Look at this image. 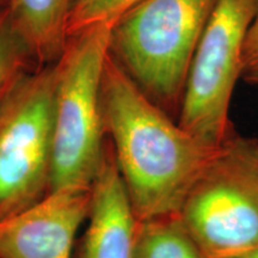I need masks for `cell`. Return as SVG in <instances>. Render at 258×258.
Returning <instances> with one entry per match:
<instances>
[{"mask_svg": "<svg viewBox=\"0 0 258 258\" xmlns=\"http://www.w3.org/2000/svg\"><path fill=\"white\" fill-rule=\"evenodd\" d=\"M101 108L122 183L138 221L177 214L217 154L188 133L137 85L109 53Z\"/></svg>", "mask_w": 258, "mask_h": 258, "instance_id": "cell-1", "label": "cell"}, {"mask_svg": "<svg viewBox=\"0 0 258 258\" xmlns=\"http://www.w3.org/2000/svg\"><path fill=\"white\" fill-rule=\"evenodd\" d=\"M217 0H143L111 29L110 54L178 120L196 48Z\"/></svg>", "mask_w": 258, "mask_h": 258, "instance_id": "cell-2", "label": "cell"}, {"mask_svg": "<svg viewBox=\"0 0 258 258\" xmlns=\"http://www.w3.org/2000/svg\"><path fill=\"white\" fill-rule=\"evenodd\" d=\"M111 29L97 25L71 37L56 60L50 192L91 186L98 172L105 145L101 84Z\"/></svg>", "mask_w": 258, "mask_h": 258, "instance_id": "cell-3", "label": "cell"}, {"mask_svg": "<svg viewBox=\"0 0 258 258\" xmlns=\"http://www.w3.org/2000/svg\"><path fill=\"white\" fill-rule=\"evenodd\" d=\"M179 217L205 258L258 249V139L233 131L194 183Z\"/></svg>", "mask_w": 258, "mask_h": 258, "instance_id": "cell-4", "label": "cell"}, {"mask_svg": "<svg viewBox=\"0 0 258 258\" xmlns=\"http://www.w3.org/2000/svg\"><path fill=\"white\" fill-rule=\"evenodd\" d=\"M55 64L25 74L0 105V220L50 192Z\"/></svg>", "mask_w": 258, "mask_h": 258, "instance_id": "cell-5", "label": "cell"}, {"mask_svg": "<svg viewBox=\"0 0 258 258\" xmlns=\"http://www.w3.org/2000/svg\"><path fill=\"white\" fill-rule=\"evenodd\" d=\"M258 0H217L196 48L178 124L202 143L219 147L233 133L231 102L243 76L246 38Z\"/></svg>", "mask_w": 258, "mask_h": 258, "instance_id": "cell-6", "label": "cell"}, {"mask_svg": "<svg viewBox=\"0 0 258 258\" xmlns=\"http://www.w3.org/2000/svg\"><path fill=\"white\" fill-rule=\"evenodd\" d=\"M91 208V186H63L0 220V258H73Z\"/></svg>", "mask_w": 258, "mask_h": 258, "instance_id": "cell-7", "label": "cell"}, {"mask_svg": "<svg viewBox=\"0 0 258 258\" xmlns=\"http://www.w3.org/2000/svg\"><path fill=\"white\" fill-rule=\"evenodd\" d=\"M138 220L122 183L110 141L91 184V208L73 258H133Z\"/></svg>", "mask_w": 258, "mask_h": 258, "instance_id": "cell-8", "label": "cell"}, {"mask_svg": "<svg viewBox=\"0 0 258 258\" xmlns=\"http://www.w3.org/2000/svg\"><path fill=\"white\" fill-rule=\"evenodd\" d=\"M72 0H10L12 27L29 54L53 62L66 47L67 19Z\"/></svg>", "mask_w": 258, "mask_h": 258, "instance_id": "cell-9", "label": "cell"}, {"mask_svg": "<svg viewBox=\"0 0 258 258\" xmlns=\"http://www.w3.org/2000/svg\"><path fill=\"white\" fill-rule=\"evenodd\" d=\"M133 258H205L179 213L139 221Z\"/></svg>", "mask_w": 258, "mask_h": 258, "instance_id": "cell-10", "label": "cell"}, {"mask_svg": "<svg viewBox=\"0 0 258 258\" xmlns=\"http://www.w3.org/2000/svg\"><path fill=\"white\" fill-rule=\"evenodd\" d=\"M143 0H72L67 19V37H74L93 27H114L122 16Z\"/></svg>", "mask_w": 258, "mask_h": 258, "instance_id": "cell-11", "label": "cell"}, {"mask_svg": "<svg viewBox=\"0 0 258 258\" xmlns=\"http://www.w3.org/2000/svg\"><path fill=\"white\" fill-rule=\"evenodd\" d=\"M27 47L12 27L9 12L0 15V105L25 76Z\"/></svg>", "mask_w": 258, "mask_h": 258, "instance_id": "cell-12", "label": "cell"}, {"mask_svg": "<svg viewBox=\"0 0 258 258\" xmlns=\"http://www.w3.org/2000/svg\"><path fill=\"white\" fill-rule=\"evenodd\" d=\"M246 79L258 82V3L256 15L251 24L245 44L243 57V76Z\"/></svg>", "mask_w": 258, "mask_h": 258, "instance_id": "cell-13", "label": "cell"}, {"mask_svg": "<svg viewBox=\"0 0 258 258\" xmlns=\"http://www.w3.org/2000/svg\"><path fill=\"white\" fill-rule=\"evenodd\" d=\"M227 258H258V249L249 251V252H245L241 254H237L233 257H227Z\"/></svg>", "mask_w": 258, "mask_h": 258, "instance_id": "cell-14", "label": "cell"}]
</instances>
